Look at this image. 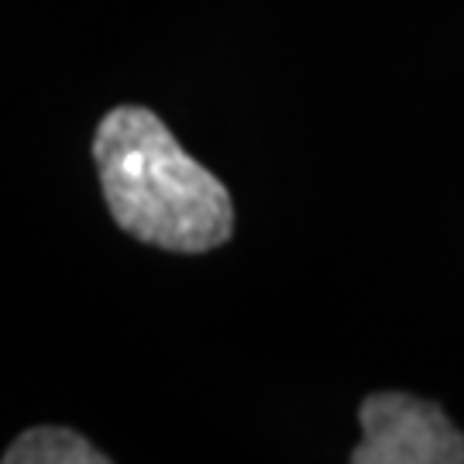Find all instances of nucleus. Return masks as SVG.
Listing matches in <instances>:
<instances>
[{
  "label": "nucleus",
  "mask_w": 464,
  "mask_h": 464,
  "mask_svg": "<svg viewBox=\"0 0 464 464\" xmlns=\"http://www.w3.org/2000/svg\"><path fill=\"white\" fill-rule=\"evenodd\" d=\"M351 464H464V437L430 399L372 392L362 402V444Z\"/></svg>",
  "instance_id": "nucleus-2"
},
{
  "label": "nucleus",
  "mask_w": 464,
  "mask_h": 464,
  "mask_svg": "<svg viewBox=\"0 0 464 464\" xmlns=\"http://www.w3.org/2000/svg\"><path fill=\"white\" fill-rule=\"evenodd\" d=\"M86 437L69 427H32L11 440L4 450V464H107Z\"/></svg>",
  "instance_id": "nucleus-3"
},
{
  "label": "nucleus",
  "mask_w": 464,
  "mask_h": 464,
  "mask_svg": "<svg viewBox=\"0 0 464 464\" xmlns=\"http://www.w3.org/2000/svg\"><path fill=\"white\" fill-rule=\"evenodd\" d=\"M100 189L121 231L151 248L199 255L234 234L227 186L149 107H114L93 134Z\"/></svg>",
  "instance_id": "nucleus-1"
}]
</instances>
